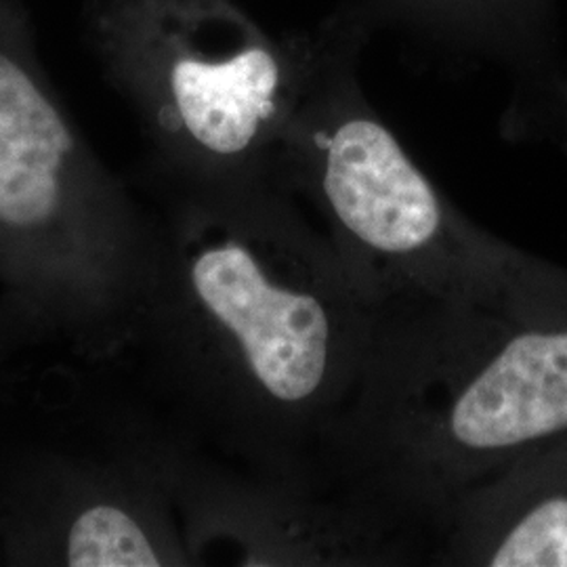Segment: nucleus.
Returning a JSON list of instances; mask_svg holds the SVG:
<instances>
[{"label": "nucleus", "instance_id": "1", "mask_svg": "<svg viewBox=\"0 0 567 567\" xmlns=\"http://www.w3.org/2000/svg\"><path fill=\"white\" fill-rule=\"evenodd\" d=\"M154 248L131 349L189 446L307 477L364 381L383 309L271 177L143 182Z\"/></svg>", "mask_w": 567, "mask_h": 567}, {"label": "nucleus", "instance_id": "2", "mask_svg": "<svg viewBox=\"0 0 567 567\" xmlns=\"http://www.w3.org/2000/svg\"><path fill=\"white\" fill-rule=\"evenodd\" d=\"M567 437V274L383 320L318 456L332 486L435 532L473 489Z\"/></svg>", "mask_w": 567, "mask_h": 567}, {"label": "nucleus", "instance_id": "3", "mask_svg": "<svg viewBox=\"0 0 567 567\" xmlns=\"http://www.w3.org/2000/svg\"><path fill=\"white\" fill-rule=\"evenodd\" d=\"M152 210L105 166L42 65L23 0H0V309L86 360L131 349Z\"/></svg>", "mask_w": 567, "mask_h": 567}, {"label": "nucleus", "instance_id": "4", "mask_svg": "<svg viewBox=\"0 0 567 567\" xmlns=\"http://www.w3.org/2000/svg\"><path fill=\"white\" fill-rule=\"evenodd\" d=\"M372 30L344 0L309 30V72L271 175L322 227L383 316L484 299L543 264L465 219L412 161L360 81Z\"/></svg>", "mask_w": 567, "mask_h": 567}, {"label": "nucleus", "instance_id": "5", "mask_svg": "<svg viewBox=\"0 0 567 567\" xmlns=\"http://www.w3.org/2000/svg\"><path fill=\"white\" fill-rule=\"evenodd\" d=\"M89 42L150 145L143 182L271 177L309 72V30L274 37L238 0H86Z\"/></svg>", "mask_w": 567, "mask_h": 567}, {"label": "nucleus", "instance_id": "6", "mask_svg": "<svg viewBox=\"0 0 567 567\" xmlns=\"http://www.w3.org/2000/svg\"><path fill=\"white\" fill-rule=\"evenodd\" d=\"M110 461L25 454L0 471L7 566H192L156 468L124 435Z\"/></svg>", "mask_w": 567, "mask_h": 567}, {"label": "nucleus", "instance_id": "7", "mask_svg": "<svg viewBox=\"0 0 567 567\" xmlns=\"http://www.w3.org/2000/svg\"><path fill=\"white\" fill-rule=\"evenodd\" d=\"M372 34H398L442 68H498L519 97L566 91L553 0H355Z\"/></svg>", "mask_w": 567, "mask_h": 567}, {"label": "nucleus", "instance_id": "8", "mask_svg": "<svg viewBox=\"0 0 567 567\" xmlns=\"http://www.w3.org/2000/svg\"><path fill=\"white\" fill-rule=\"evenodd\" d=\"M458 566L567 567V437L465 496L442 527Z\"/></svg>", "mask_w": 567, "mask_h": 567}, {"label": "nucleus", "instance_id": "9", "mask_svg": "<svg viewBox=\"0 0 567 567\" xmlns=\"http://www.w3.org/2000/svg\"><path fill=\"white\" fill-rule=\"evenodd\" d=\"M11 332H16V328L9 322V318L4 316V311H0V349H2V341H4L7 334H11Z\"/></svg>", "mask_w": 567, "mask_h": 567}]
</instances>
